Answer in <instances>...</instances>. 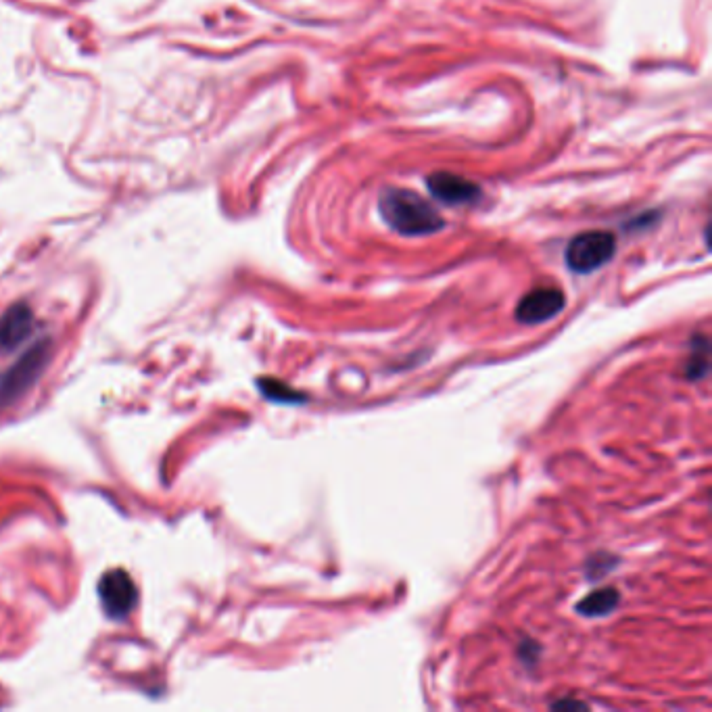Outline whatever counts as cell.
<instances>
[{
    "label": "cell",
    "mask_w": 712,
    "mask_h": 712,
    "mask_svg": "<svg viewBox=\"0 0 712 712\" xmlns=\"http://www.w3.org/2000/svg\"><path fill=\"white\" fill-rule=\"evenodd\" d=\"M378 209L387 226L403 236H426L445 226L431 203L406 188H389L378 201Z\"/></svg>",
    "instance_id": "obj_1"
},
{
    "label": "cell",
    "mask_w": 712,
    "mask_h": 712,
    "mask_svg": "<svg viewBox=\"0 0 712 712\" xmlns=\"http://www.w3.org/2000/svg\"><path fill=\"white\" fill-rule=\"evenodd\" d=\"M616 236L606 230L577 234L566 247V266L577 274H591L606 266L614 257Z\"/></svg>",
    "instance_id": "obj_2"
},
{
    "label": "cell",
    "mask_w": 712,
    "mask_h": 712,
    "mask_svg": "<svg viewBox=\"0 0 712 712\" xmlns=\"http://www.w3.org/2000/svg\"><path fill=\"white\" fill-rule=\"evenodd\" d=\"M49 362V345L40 343L32 347L23 358L0 376V406L15 401L23 391L30 389Z\"/></svg>",
    "instance_id": "obj_3"
},
{
    "label": "cell",
    "mask_w": 712,
    "mask_h": 712,
    "mask_svg": "<svg viewBox=\"0 0 712 712\" xmlns=\"http://www.w3.org/2000/svg\"><path fill=\"white\" fill-rule=\"evenodd\" d=\"M99 598L109 619H124L136 606V585L126 571L115 568L101 577Z\"/></svg>",
    "instance_id": "obj_4"
},
{
    "label": "cell",
    "mask_w": 712,
    "mask_h": 712,
    "mask_svg": "<svg viewBox=\"0 0 712 712\" xmlns=\"http://www.w3.org/2000/svg\"><path fill=\"white\" fill-rule=\"evenodd\" d=\"M566 305V297L560 289L541 287L522 297L516 305V320L527 326H537L556 318Z\"/></svg>",
    "instance_id": "obj_5"
},
{
    "label": "cell",
    "mask_w": 712,
    "mask_h": 712,
    "mask_svg": "<svg viewBox=\"0 0 712 712\" xmlns=\"http://www.w3.org/2000/svg\"><path fill=\"white\" fill-rule=\"evenodd\" d=\"M431 195L445 205H468L481 197L479 184L452 172H435L426 178Z\"/></svg>",
    "instance_id": "obj_6"
},
{
    "label": "cell",
    "mask_w": 712,
    "mask_h": 712,
    "mask_svg": "<svg viewBox=\"0 0 712 712\" xmlns=\"http://www.w3.org/2000/svg\"><path fill=\"white\" fill-rule=\"evenodd\" d=\"M34 314L30 305L17 303L0 318V353L17 349L23 341L32 335Z\"/></svg>",
    "instance_id": "obj_7"
},
{
    "label": "cell",
    "mask_w": 712,
    "mask_h": 712,
    "mask_svg": "<svg viewBox=\"0 0 712 712\" xmlns=\"http://www.w3.org/2000/svg\"><path fill=\"white\" fill-rule=\"evenodd\" d=\"M619 602H621L619 591H616L614 587H602V589L591 591L585 600H581L577 604V610H579V614L587 616V619H596V616H606L612 610H616Z\"/></svg>",
    "instance_id": "obj_8"
},
{
    "label": "cell",
    "mask_w": 712,
    "mask_h": 712,
    "mask_svg": "<svg viewBox=\"0 0 712 712\" xmlns=\"http://www.w3.org/2000/svg\"><path fill=\"white\" fill-rule=\"evenodd\" d=\"M694 355L690 358V362H687V368H685V374L690 381H700V378H704L710 370V364H708V358H710V347H708V339L698 335L696 341H694Z\"/></svg>",
    "instance_id": "obj_9"
},
{
    "label": "cell",
    "mask_w": 712,
    "mask_h": 712,
    "mask_svg": "<svg viewBox=\"0 0 712 712\" xmlns=\"http://www.w3.org/2000/svg\"><path fill=\"white\" fill-rule=\"evenodd\" d=\"M259 389L268 399L278 401V403H303L305 397L301 393H297L295 389H291L289 385L278 383V381H270V378H264V381H259Z\"/></svg>",
    "instance_id": "obj_10"
}]
</instances>
